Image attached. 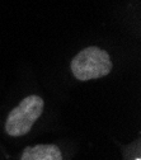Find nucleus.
Listing matches in <instances>:
<instances>
[{"instance_id": "3", "label": "nucleus", "mask_w": 141, "mask_h": 160, "mask_svg": "<svg viewBox=\"0 0 141 160\" xmlns=\"http://www.w3.org/2000/svg\"><path fill=\"white\" fill-rule=\"evenodd\" d=\"M21 160H63V154L53 144H39L27 146L22 152Z\"/></svg>"}, {"instance_id": "1", "label": "nucleus", "mask_w": 141, "mask_h": 160, "mask_svg": "<svg viewBox=\"0 0 141 160\" xmlns=\"http://www.w3.org/2000/svg\"><path fill=\"white\" fill-rule=\"evenodd\" d=\"M73 75L82 82L99 79L108 75L112 71V60L104 50L90 46L80 51L71 60Z\"/></svg>"}, {"instance_id": "4", "label": "nucleus", "mask_w": 141, "mask_h": 160, "mask_svg": "<svg viewBox=\"0 0 141 160\" xmlns=\"http://www.w3.org/2000/svg\"><path fill=\"white\" fill-rule=\"evenodd\" d=\"M136 160H141V159H140V158H137V159H136Z\"/></svg>"}, {"instance_id": "2", "label": "nucleus", "mask_w": 141, "mask_h": 160, "mask_svg": "<svg viewBox=\"0 0 141 160\" xmlns=\"http://www.w3.org/2000/svg\"><path fill=\"white\" fill-rule=\"evenodd\" d=\"M43 99L36 94L26 97L7 117L5 131L13 137L28 133L43 112Z\"/></svg>"}]
</instances>
